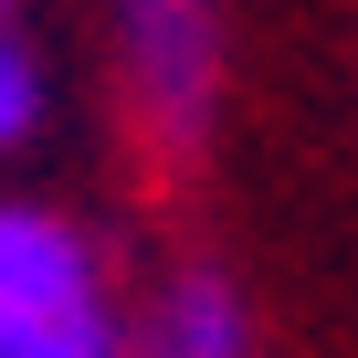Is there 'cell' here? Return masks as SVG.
I'll return each mask as SVG.
<instances>
[{"label": "cell", "instance_id": "6", "mask_svg": "<svg viewBox=\"0 0 358 358\" xmlns=\"http://www.w3.org/2000/svg\"><path fill=\"white\" fill-rule=\"evenodd\" d=\"M0 22H11V0H0Z\"/></svg>", "mask_w": 358, "mask_h": 358}, {"label": "cell", "instance_id": "2", "mask_svg": "<svg viewBox=\"0 0 358 358\" xmlns=\"http://www.w3.org/2000/svg\"><path fill=\"white\" fill-rule=\"evenodd\" d=\"M0 306H32V316H95V253L64 211L32 201H0Z\"/></svg>", "mask_w": 358, "mask_h": 358}, {"label": "cell", "instance_id": "1", "mask_svg": "<svg viewBox=\"0 0 358 358\" xmlns=\"http://www.w3.org/2000/svg\"><path fill=\"white\" fill-rule=\"evenodd\" d=\"M116 53L158 148H190L222 85V0H116Z\"/></svg>", "mask_w": 358, "mask_h": 358}, {"label": "cell", "instance_id": "4", "mask_svg": "<svg viewBox=\"0 0 358 358\" xmlns=\"http://www.w3.org/2000/svg\"><path fill=\"white\" fill-rule=\"evenodd\" d=\"M0 358H116L106 316H32V306H0Z\"/></svg>", "mask_w": 358, "mask_h": 358}, {"label": "cell", "instance_id": "3", "mask_svg": "<svg viewBox=\"0 0 358 358\" xmlns=\"http://www.w3.org/2000/svg\"><path fill=\"white\" fill-rule=\"evenodd\" d=\"M148 358H253L232 285H222V274H179V285L158 295V316H148Z\"/></svg>", "mask_w": 358, "mask_h": 358}, {"label": "cell", "instance_id": "5", "mask_svg": "<svg viewBox=\"0 0 358 358\" xmlns=\"http://www.w3.org/2000/svg\"><path fill=\"white\" fill-rule=\"evenodd\" d=\"M32 127H43V64L22 53V32H11V22H0V158H11Z\"/></svg>", "mask_w": 358, "mask_h": 358}]
</instances>
